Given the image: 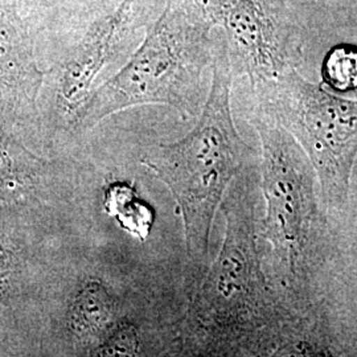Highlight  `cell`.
Listing matches in <instances>:
<instances>
[{"label":"cell","mask_w":357,"mask_h":357,"mask_svg":"<svg viewBox=\"0 0 357 357\" xmlns=\"http://www.w3.org/2000/svg\"><path fill=\"white\" fill-rule=\"evenodd\" d=\"M231 81L222 38L215 47L211 88L196 125L178 141L153 146L141 160L175 199L187 253L197 264L208 258L213 220L231 181L255 163V150L234 125Z\"/></svg>","instance_id":"6da1fadb"},{"label":"cell","mask_w":357,"mask_h":357,"mask_svg":"<svg viewBox=\"0 0 357 357\" xmlns=\"http://www.w3.org/2000/svg\"><path fill=\"white\" fill-rule=\"evenodd\" d=\"M212 26L190 1L169 0L132 57L93 89L70 126L96 128L112 115L144 105L168 106L184 119L197 116L204 106L205 69L215 53Z\"/></svg>","instance_id":"7a4b0ae2"},{"label":"cell","mask_w":357,"mask_h":357,"mask_svg":"<svg viewBox=\"0 0 357 357\" xmlns=\"http://www.w3.org/2000/svg\"><path fill=\"white\" fill-rule=\"evenodd\" d=\"M258 109L273 116L306 153L323 202L348 204L357 159V101L312 84L293 69L262 96Z\"/></svg>","instance_id":"3957f363"},{"label":"cell","mask_w":357,"mask_h":357,"mask_svg":"<svg viewBox=\"0 0 357 357\" xmlns=\"http://www.w3.org/2000/svg\"><path fill=\"white\" fill-rule=\"evenodd\" d=\"M253 125L262 147L259 180L266 203L262 237L271 245L282 277L295 280L318 246L317 176L306 153L273 116L257 107Z\"/></svg>","instance_id":"277c9868"},{"label":"cell","mask_w":357,"mask_h":357,"mask_svg":"<svg viewBox=\"0 0 357 357\" xmlns=\"http://www.w3.org/2000/svg\"><path fill=\"white\" fill-rule=\"evenodd\" d=\"M258 181L253 163L231 181L221 203L224 241L195 303L196 318L209 331H229L249 323L265 301L255 221Z\"/></svg>","instance_id":"5b68a950"},{"label":"cell","mask_w":357,"mask_h":357,"mask_svg":"<svg viewBox=\"0 0 357 357\" xmlns=\"http://www.w3.org/2000/svg\"><path fill=\"white\" fill-rule=\"evenodd\" d=\"M220 24L233 76H246L255 98L302 63V45L274 0H230Z\"/></svg>","instance_id":"8992f818"},{"label":"cell","mask_w":357,"mask_h":357,"mask_svg":"<svg viewBox=\"0 0 357 357\" xmlns=\"http://www.w3.org/2000/svg\"><path fill=\"white\" fill-rule=\"evenodd\" d=\"M147 3L149 0H121L112 13L88 28L57 69H53L54 106L60 119L70 125L77 110L91 94L97 77L144 23Z\"/></svg>","instance_id":"52a82bcc"},{"label":"cell","mask_w":357,"mask_h":357,"mask_svg":"<svg viewBox=\"0 0 357 357\" xmlns=\"http://www.w3.org/2000/svg\"><path fill=\"white\" fill-rule=\"evenodd\" d=\"M45 77L26 20L13 4L0 0V116L33 112Z\"/></svg>","instance_id":"ba28073f"},{"label":"cell","mask_w":357,"mask_h":357,"mask_svg":"<svg viewBox=\"0 0 357 357\" xmlns=\"http://www.w3.org/2000/svg\"><path fill=\"white\" fill-rule=\"evenodd\" d=\"M47 165L0 126V197L4 202L26 199L45 174Z\"/></svg>","instance_id":"9c48e42d"},{"label":"cell","mask_w":357,"mask_h":357,"mask_svg":"<svg viewBox=\"0 0 357 357\" xmlns=\"http://www.w3.org/2000/svg\"><path fill=\"white\" fill-rule=\"evenodd\" d=\"M115 305L102 282H86L76 294L69 308V328L77 339H100L114 323Z\"/></svg>","instance_id":"30bf717a"},{"label":"cell","mask_w":357,"mask_h":357,"mask_svg":"<svg viewBox=\"0 0 357 357\" xmlns=\"http://www.w3.org/2000/svg\"><path fill=\"white\" fill-rule=\"evenodd\" d=\"M105 209L116 222L139 240H146L153 224V212L132 185L128 183H112L105 191Z\"/></svg>","instance_id":"8fae6325"},{"label":"cell","mask_w":357,"mask_h":357,"mask_svg":"<svg viewBox=\"0 0 357 357\" xmlns=\"http://www.w3.org/2000/svg\"><path fill=\"white\" fill-rule=\"evenodd\" d=\"M321 76L328 88L337 91L357 89V47H333L324 57Z\"/></svg>","instance_id":"7c38bea8"},{"label":"cell","mask_w":357,"mask_h":357,"mask_svg":"<svg viewBox=\"0 0 357 357\" xmlns=\"http://www.w3.org/2000/svg\"><path fill=\"white\" fill-rule=\"evenodd\" d=\"M253 357H344L335 347L319 337L305 333H289L268 343Z\"/></svg>","instance_id":"4fadbf2b"},{"label":"cell","mask_w":357,"mask_h":357,"mask_svg":"<svg viewBox=\"0 0 357 357\" xmlns=\"http://www.w3.org/2000/svg\"><path fill=\"white\" fill-rule=\"evenodd\" d=\"M141 336L131 323H121L103 337L96 357H139Z\"/></svg>","instance_id":"5bb4252c"},{"label":"cell","mask_w":357,"mask_h":357,"mask_svg":"<svg viewBox=\"0 0 357 357\" xmlns=\"http://www.w3.org/2000/svg\"><path fill=\"white\" fill-rule=\"evenodd\" d=\"M188 1L209 24L216 26L220 24L230 0H188Z\"/></svg>","instance_id":"9a60e30c"},{"label":"cell","mask_w":357,"mask_h":357,"mask_svg":"<svg viewBox=\"0 0 357 357\" xmlns=\"http://www.w3.org/2000/svg\"><path fill=\"white\" fill-rule=\"evenodd\" d=\"M13 268V255L0 237V293L4 290Z\"/></svg>","instance_id":"2e32d148"}]
</instances>
